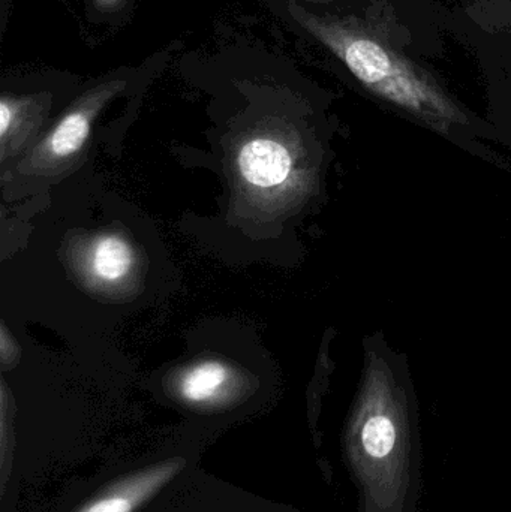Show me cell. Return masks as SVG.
<instances>
[{"instance_id": "obj_1", "label": "cell", "mask_w": 511, "mask_h": 512, "mask_svg": "<svg viewBox=\"0 0 511 512\" xmlns=\"http://www.w3.org/2000/svg\"><path fill=\"white\" fill-rule=\"evenodd\" d=\"M290 12L378 104L443 135L479 126L437 66L447 35L438 0H308Z\"/></svg>"}, {"instance_id": "obj_2", "label": "cell", "mask_w": 511, "mask_h": 512, "mask_svg": "<svg viewBox=\"0 0 511 512\" xmlns=\"http://www.w3.org/2000/svg\"><path fill=\"white\" fill-rule=\"evenodd\" d=\"M444 29L488 77L491 89L511 86V0H438Z\"/></svg>"}, {"instance_id": "obj_3", "label": "cell", "mask_w": 511, "mask_h": 512, "mask_svg": "<svg viewBox=\"0 0 511 512\" xmlns=\"http://www.w3.org/2000/svg\"><path fill=\"white\" fill-rule=\"evenodd\" d=\"M185 466V459L173 457L138 469L108 484L74 512H137L171 483Z\"/></svg>"}, {"instance_id": "obj_4", "label": "cell", "mask_w": 511, "mask_h": 512, "mask_svg": "<svg viewBox=\"0 0 511 512\" xmlns=\"http://www.w3.org/2000/svg\"><path fill=\"white\" fill-rule=\"evenodd\" d=\"M239 167L246 182L257 188H272L290 176V152L278 141L257 138L240 150Z\"/></svg>"}, {"instance_id": "obj_5", "label": "cell", "mask_w": 511, "mask_h": 512, "mask_svg": "<svg viewBox=\"0 0 511 512\" xmlns=\"http://www.w3.org/2000/svg\"><path fill=\"white\" fill-rule=\"evenodd\" d=\"M227 382V367L215 361H207L183 376L179 384L180 397L192 405H209L221 397Z\"/></svg>"}, {"instance_id": "obj_6", "label": "cell", "mask_w": 511, "mask_h": 512, "mask_svg": "<svg viewBox=\"0 0 511 512\" xmlns=\"http://www.w3.org/2000/svg\"><path fill=\"white\" fill-rule=\"evenodd\" d=\"M90 113L92 110L83 105L60 120L50 137V149L54 155L69 156L83 147L89 137Z\"/></svg>"}, {"instance_id": "obj_7", "label": "cell", "mask_w": 511, "mask_h": 512, "mask_svg": "<svg viewBox=\"0 0 511 512\" xmlns=\"http://www.w3.org/2000/svg\"><path fill=\"white\" fill-rule=\"evenodd\" d=\"M93 271L104 280H117L128 273L132 252L123 240L104 237L96 243L92 258Z\"/></svg>"}, {"instance_id": "obj_8", "label": "cell", "mask_w": 511, "mask_h": 512, "mask_svg": "<svg viewBox=\"0 0 511 512\" xmlns=\"http://www.w3.org/2000/svg\"><path fill=\"white\" fill-rule=\"evenodd\" d=\"M122 2V0H95L96 5L99 6V8H114V6L119 5V3Z\"/></svg>"}, {"instance_id": "obj_9", "label": "cell", "mask_w": 511, "mask_h": 512, "mask_svg": "<svg viewBox=\"0 0 511 512\" xmlns=\"http://www.w3.org/2000/svg\"><path fill=\"white\" fill-rule=\"evenodd\" d=\"M510 90H511V86H510Z\"/></svg>"}]
</instances>
